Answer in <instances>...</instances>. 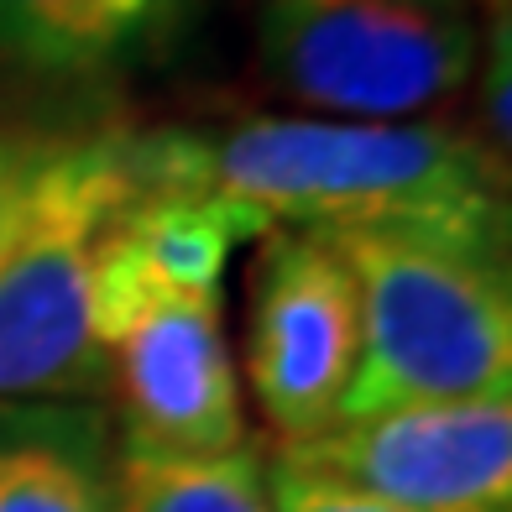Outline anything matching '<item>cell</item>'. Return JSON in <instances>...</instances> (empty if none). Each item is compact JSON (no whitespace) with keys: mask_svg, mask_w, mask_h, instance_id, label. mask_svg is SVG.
<instances>
[{"mask_svg":"<svg viewBox=\"0 0 512 512\" xmlns=\"http://www.w3.org/2000/svg\"><path fill=\"white\" fill-rule=\"evenodd\" d=\"M142 189H209L267 230H408L502 251L507 162L445 121L251 115L220 131L131 136Z\"/></svg>","mask_w":512,"mask_h":512,"instance_id":"6da1fadb","label":"cell"},{"mask_svg":"<svg viewBox=\"0 0 512 512\" xmlns=\"http://www.w3.org/2000/svg\"><path fill=\"white\" fill-rule=\"evenodd\" d=\"M330 241L356 277L361 304V351L340 418L403 403L507 398L512 288L502 251L408 230H340Z\"/></svg>","mask_w":512,"mask_h":512,"instance_id":"7a4b0ae2","label":"cell"},{"mask_svg":"<svg viewBox=\"0 0 512 512\" xmlns=\"http://www.w3.org/2000/svg\"><path fill=\"white\" fill-rule=\"evenodd\" d=\"M455 0H262L256 84L319 121H429L476 79Z\"/></svg>","mask_w":512,"mask_h":512,"instance_id":"3957f363","label":"cell"},{"mask_svg":"<svg viewBox=\"0 0 512 512\" xmlns=\"http://www.w3.org/2000/svg\"><path fill=\"white\" fill-rule=\"evenodd\" d=\"M136 131H68L16 246L0 262V398H68L105 387L89 330L95 256L136 199Z\"/></svg>","mask_w":512,"mask_h":512,"instance_id":"277c9868","label":"cell"},{"mask_svg":"<svg viewBox=\"0 0 512 512\" xmlns=\"http://www.w3.org/2000/svg\"><path fill=\"white\" fill-rule=\"evenodd\" d=\"M121 220V215H115ZM89 330L126 439L168 455H225L246 445L241 371L220 293H178L105 230L89 288Z\"/></svg>","mask_w":512,"mask_h":512,"instance_id":"5b68a950","label":"cell"},{"mask_svg":"<svg viewBox=\"0 0 512 512\" xmlns=\"http://www.w3.org/2000/svg\"><path fill=\"white\" fill-rule=\"evenodd\" d=\"M361 351L356 277L324 230H267L246 267L241 371L272 445L340 418Z\"/></svg>","mask_w":512,"mask_h":512,"instance_id":"8992f818","label":"cell"},{"mask_svg":"<svg viewBox=\"0 0 512 512\" xmlns=\"http://www.w3.org/2000/svg\"><path fill=\"white\" fill-rule=\"evenodd\" d=\"M272 455L418 512H507L512 403H403L366 418H335L309 439L272 445Z\"/></svg>","mask_w":512,"mask_h":512,"instance_id":"52a82bcc","label":"cell"},{"mask_svg":"<svg viewBox=\"0 0 512 512\" xmlns=\"http://www.w3.org/2000/svg\"><path fill=\"white\" fill-rule=\"evenodd\" d=\"M199 0H0V63L32 79L84 84L152 63Z\"/></svg>","mask_w":512,"mask_h":512,"instance_id":"ba28073f","label":"cell"},{"mask_svg":"<svg viewBox=\"0 0 512 512\" xmlns=\"http://www.w3.org/2000/svg\"><path fill=\"white\" fill-rule=\"evenodd\" d=\"M115 236L162 288L220 293L236 246L267 236V225L209 189H136Z\"/></svg>","mask_w":512,"mask_h":512,"instance_id":"9c48e42d","label":"cell"},{"mask_svg":"<svg viewBox=\"0 0 512 512\" xmlns=\"http://www.w3.org/2000/svg\"><path fill=\"white\" fill-rule=\"evenodd\" d=\"M110 512H272L267 460L251 439L225 455H168L126 439L110 476Z\"/></svg>","mask_w":512,"mask_h":512,"instance_id":"30bf717a","label":"cell"},{"mask_svg":"<svg viewBox=\"0 0 512 512\" xmlns=\"http://www.w3.org/2000/svg\"><path fill=\"white\" fill-rule=\"evenodd\" d=\"M0 512H110V481L63 445L16 439L0 445Z\"/></svg>","mask_w":512,"mask_h":512,"instance_id":"8fae6325","label":"cell"},{"mask_svg":"<svg viewBox=\"0 0 512 512\" xmlns=\"http://www.w3.org/2000/svg\"><path fill=\"white\" fill-rule=\"evenodd\" d=\"M68 131H37V126H0V262L16 246L21 225H27L42 173L53 168L58 147Z\"/></svg>","mask_w":512,"mask_h":512,"instance_id":"7c38bea8","label":"cell"},{"mask_svg":"<svg viewBox=\"0 0 512 512\" xmlns=\"http://www.w3.org/2000/svg\"><path fill=\"white\" fill-rule=\"evenodd\" d=\"M262 460H267V507L272 512H418L403 502L356 492V486L330 481L319 471H304V465H293L272 450H262Z\"/></svg>","mask_w":512,"mask_h":512,"instance_id":"4fadbf2b","label":"cell"}]
</instances>
